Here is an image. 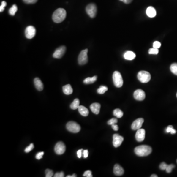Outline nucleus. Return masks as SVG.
<instances>
[{
	"label": "nucleus",
	"instance_id": "f257e3e1",
	"mask_svg": "<svg viewBox=\"0 0 177 177\" xmlns=\"http://www.w3.org/2000/svg\"><path fill=\"white\" fill-rule=\"evenodd\" d=\"M67 12L64 9L59 8L57 9L53 13L52 19L56 23H61L66 19Z\"/></svg>",
	"mask_w": 177,
	"mask_h": 177
},
{
	"label": "nucleus",
	"instance_id": "f03ea898",
	"mask_svg": "<svg viewBox=\"0 0 177 177\" xmlns=\"http://www.w3.org/2000/svg\"><path fill=\"white\" fill-rule=\"evenodd\" d=\"M152 151V148L148 145H141L136 147L134 149L135 154L139 157L147 156Z\"/></svg>",
	"mask_w": 177,
	"mask_h": 177
},
{
	"label": "nucleus",
	"instance_id": "7ed1b4c3",
	"mask_svg": "<svg viewBox=\"0 0 177 177\" xmlns=\"http://www.w3.org/2000/svg\"><path fill=\"white\" fill-rule=\"evenodd\" d=\"M113 80L115 86H116V87L121 88L123 86L124 81L120 72L115 71L113 73Z\"/></svg>",
	"mask_w": 177,
	"mask_h": 177
},
{
	"label": "nucleus",
	"instance_id": "20e7f679",
	"mask_svg": "<svg viewBox=\"0 0 177 177\" xmlns=\"http://www.w3.org/2000/svg\"><path fill=\"white\" fill-rule=\"evenodd\" d=\"M137 78L141 83H146L150 81L151 76L148 72L141 71L137 74Z\"/></svg>",
	"mask_w": 177,
	"mask_h": 177
},
{
	"label": "nucleus",
	"instance_id": "39448f33",
	"mask_svg": "<svg viewBox=\"0 0 177 177\" xmlns=\"http://www.w3.org/2000/svg\"><path fill=\"white\" fill-rule=\"evenodd\" d=\"M67 130L72 133H78L81 130V127L79 124L74 121H69L66 125Z\"/></svg>",
	"mask_w": 177,
	"mask_h": 177
},
{
	"label": "nucleus",
	"instance_id": "423d86ee",
	"mask_svg": "<svg viewBox=\"0 0 177 177\" xmlns=\"http://www.w3.org/2000/svg\"><path fill=\"white\" fill-rule=\"evenodd\" d=\"M88 49H86L83 50L80 52L78 58V61L80 65H84L86 64L88 61Z\"/></svg>",
	"mask_w": 177,
	"mask_h": 177
},
{
	"label": "nucleus",
	"instance_id": "0eeeda50",
	"mask_svg": "<svg viewBox=\"0 0 177 177\" xmlns=\"http://www.w3.org/2000/svg\"><path fill=\"white\" fill-rule=\"evenodd\" d=\"M86 11L88 15L90 16L91 18H94L96 17L97 13V7L94 4H88L86 8Z\"/></svg>",
	"mask_w": 177,
	"mask_h": 177
},
{
	"label": "nucleus",
	"instance_id": "6e6552de",
	"mask_svg": "<svg viewBox=\"0 0 177 177\" xmlns=\"http://www.w3.org/2000/svg\"><path fill=\"white\" fill-rule=\"evenodd\" d=\"M66 146L63 142H59L55 146L54 150L56 154L58 155L63 154L66 151Z\"/></svg>",
	"mask_w": 177,
	"mask_h": 177
},
{
	"label": "nucleus",
	"instance_id": "1a4fd4ad",
	"mask_svg": "<svg viewBox=\"0 0 177 177\" xmlns=\"http://www.w3.org/2000/svg\"><path fill=\"white\" fill-rule=\"evenodd\" d=\"M36 28L33 26H28L25 31L26 37L28 39H31L36 35Z\"/></svg>",
	"mask_w": 177,
	"mask_h": 177
},
{
	"label": "nucleus",
	"instance_id": "9d476101",
	"mask_svg": "<svg viewBox=\"0 0 177 177\" xmlns=\"http://www.w3.org/2000/svg\"><path fill=\"white\" fill-rule=\"evenodd\" d=\"M66 47L64 46H61V47L58 48L53 54V57L57 59L61 58L66 52Z\"/></svg>",
	"mask_w": 177,
	"mask_h": 177
},
{
	"label": "nucleus",
	"instance_id": "9b49d317",
	"mask_svg": "<svg viewBox=\"0 0 177 177\" xmlns=\"http://www.w3.org/2000/svg\"><path fill=\"white\" fill-rule=\"evenodd\" d=\"M113 138V146L115 148L118 147L119 146H121L124 139L123 136L120 135L118 134H114Z\"/></svg>",
	"mask_w": 177,
	"mask_h": 177
},
{
	"label": "nucleus",
	"instance_id": "f8f14e48",
	"mask_svg": "<svg viewBox=\"0 0 177 177\" xmlns=\"http://www.w3.org/2000/svg\"><path fill=\"white\" fill-rule=\"evenodd\" d=\"M134 99L136 100H138V101H142L145 99V93L143 90L138 89V90H136L134 91V94H133Z\"/></svg>",
	"mask_w": 177,
	"mask_h": 177
},
{
	"label": "nucleus",
	"instance_id": "ddd939ff",
	"mask_svg": "<svg viewBox=\"0 0 177 177\" xmlns=\"http://www.w3.org/2000/svg\"><path fill=\"white\" fill-rule=\"evenodd\" d=\"M144 121V120L143 118H139L137 120H135L132 125V129L137 130L139 129H141Z\"/></svg>",
	"mask_w": 177,
	"mask_h": 177
},
{
	"label": "nucleus",
	"instance_id": "4468645a",
	"mask_svg": "<svg viewBox=\"0 0 177 177\" xmlns=\"http://www.w3.org/2000/svg\"><path fill=\"white\" fill-rule=\"evenodd\" d=\"M145 138V130L144 129H140L137 130L136 133L135 138L137 141L142 142Z\"/></svg>",
	"mask_w": 177,
	"mask_h": 177
},
{
	"label": "nucleus",
	"instance_id": "2eb2a0df",
	"mask_svg": "<svg viewBox=\"0 0 177 177\" xmlns=\"http://www.w3.org/2000/svg\"><path fill=\"white\" fill-rule=\"evenodd\" d=\"M113 171L115 175L116 176H121L124 173V169L120 165L118 164L115 165Z\"/></svg>",
	"mask_w": 177,
	"mask_h": 177
},
{
	"label": "nucleus",
	"instance_id": "dca6fc26",
	"mask_svg": "<svg viewBox=\"0 0 177 177\" xmlns=\"http://www.w3.org/2000/svg\"><path fill=\"white\" fill-rule=\"evenodd\" d=\"M101 105L99 103H94L91 104L90 106V109L91 111L95 114H99L100 111Z\"/></svg>",
	"mask_w": 177,
	"mask_h": 177
},
{
	"label": "nucleus",
	"instance_id": "f3484780",
	"mask_svg": "<svg viewBox=\"0 0 177 177\" xmlns=\"http://www.w3.org/2000/svg\"><path fill=\"white\" fill-rule=\"evenodd\" d=\"M146 14L148 17H150V18H154L157 15V12L154 7L150 6L147 9Z\"/></svg>",
	"mask_w": 177,
	"mask_h": 177
},
{
	"label": "nucleus",
	"instance_id": "a211bd4d",
	"mask_svg": "<svg viewBox=\"0 0 177 177\" xmlns=\"http://www.w3.org/2000/svg\"><path fill=\"white\" fill-rule=\"evenodd\" d=\"M34 86L39 91H42L43 89V84L40 79L39 78H36L34 79Z\"/></svg>",
	"mask_w": 177,
	"mask_h": 177
},
{
	"label": "nucleus",
	"instance_id": "6ab92c4d",
	"mask_svg": "<svg viewBox=\"0 0 177 177\" xmlns=\"http://www.w3.org/2000/svg\"><path fill=\"white\" fill-rule=\"evenodd\" d=\"M124 57L126 60L132 61L135 58L136 55L133 52L128 51L124 53Z\"/></svg>",
	"mask_w": 177,
	"mask_h": 177
},
{
	"label": "nucleus",
	"instance_id": "aec40b11",
	"mask_svg": "<svg viewBox=\"0 0 177 177\" xmlns=\"http://www.w3.org/2000/svg\"><path fill=\"white\" fill-rule=\"evenodd\" d=\"M79 112L82 116L87 117L89 114L88 109L84 106L80 105L78 108Z\"/></svg>",
	"mask_w": 177,
	"mask_h": 177
},
{
	"label": "nucleus",
	"instance_id": "412c9836",
	"mask_svg": "<svg viewBox=\"0 0 177 177\" xmlns=\"http://www.w3.org/2000/svg\"><path fill=\"white\" fill-rule=\"evenodd\" d=\"M63 91L64 93L66 95H69L73 93V89L70 84L66 85L65 86H63Z\"/></svg>",
	"mask_w": 177,
	"mask_h": 177
},
{
	"label": "nucleus",
	"instance_id": "4be33fe9",
	"mask_svg": "<svg viewBox=\"0 0 177 177\" xmlns=\"http://www.w3.org/2000/svg\"><path fill=\"white\" fill-rule=\"evenodd\" d=\"M97 80V76H94L92 77H88L84 80V83L85 84H90L94 83Z\"/></svg>",
	"mask_w": 177,
	"mask_h": 177
},
{
	"label": "nucleus",
	"instance_id": "5701e85b",
	"mask_svg": "<svg viewBox=\"0 0 177 177\" xmlns=\"http://www.w3.org/2000/svg\"><path fill=\"white\" fill-rule=\"evenodd\" d=\"M80 102L78 99H76L73 100V102H72V104H70V107L72 109L75 110L78 108V107L80 106Z\"/></svg>",
	"mask_w": 177,
	"mask_h": 177
},
{
	"label": "nucleus",
	"instance_id": "b1692460",
	"mask_svg": "<svg viewBox=\"0 0 177 177\" xmlns=\"http://www.w3.org/2000/svg\"><path fill=\"white\" fill-rule=\"evenodd\" d=\"M113 114L118 118H121L123 116V112L120 109H116L113 111Z\"/></svg>",
	"mask_w": 177,
	"mask_h": 177
},
{
	"label": "nucleus",
	"instance_id": "393cba45",
	"mask_svg": "<svg viewBox=\"0 0 177 177\" xmlns=\"http://www.w3.org/2000/svg\"><path fill=\"white\" fill-rule=\"evenodd\" d=\"M17 10H18V8H17V6L16 4H13L12 7H10V9H9V14L10 15H15L16 12H17Z\"/></svg>",
	"mask_w": 177,
	"mask_h": 177
},
{
	"label": "nucleus",
	"instance_id": "a878e982",
	"mask_svg": "<svg viewBox=\"0 0 177 177\" xmlns=\"http://www.w3.org/2000/svg\"><path fill=\"white\" fill-rule=\"evenodd\" d=\"M170 70L173 74L177 75V63H173L171 65Z\"/></svg>",
	"mask_w": 177,
	"mask_h": 177
},
{
	"label": "nucleus",
	"instance_id": "bb28decb",
	"mask_svg": "<svg viewBox=\"0 0 177 177\" xmlns=\"http://www.w3.org/2000/svg\"><path fill=\"white\" fill-rule=\"evenodd\" d=\"M108 90V88L106 86H101L99 88H98L97 90V93L99 94H103L105 93L106 91Z\"/></svg>",
	"mask_w": 177,
	"mask_h": 177
},
{
	"label": "nucleus",
	"instance_id": "cd10ccee",
	"mask_svg": "<svg viewBox=\"0 0 177 177\" xmlns=\"http://www.w3.org/2000/svg\"><path fill=\"white\" fill-rule=\"evenodd\" d=\"M167 133H171V134H175L176 133V130L174 129L172 126H169L166 130Z\"/></svg>",
	"mask_w": 177,
	"mask_h": 177
},
{
	"label": "nucleus",
	"instance_id": "c85d7f7f",
	"mask_svg": "<svg viewBox=\"0 0 177 177\" xmlns=\"http://www.w3.org/2000/svg\"><path fill=\"white\" fill-rule=\"evenodd\" d=\"M159 52V49L153 47V48H150L148 50L149 54H157Z\"/></svg>",
	"mask_w": 177,
	"mask_h": 177
},
{
	"label": "nucleus",
	"instance_id": "c756f323",
	"mask_svg": "<svg viewBox=\"0 0 177 177\" xmlns=\"http://www.w3.org/2000/svg\"><path fill=\"white\" fill-rule=\"evenodd\" d=\"M46 177H51L53 176V171L51 169H47L45 171Z\"/></svg>",
	"mask_w": 177,
	"mask_h": 177
},
{
	"label": "nucleus",
	"instance_id": "7c9ffc66",
	"mask_svg": "<svg viewBox=\"0 0 177 177\" xmlns=\"http://www.w3.org/2000/svg\"><path fill=\"white\" fill-rule=\"evenodd\" d=\"M34 148V145L33 143H31L29 146H28L27 147H26L25 149V152L29 153L30 151H31V150H33Z\"/></svg>",
	"mask_w": 177,
	"mask_h": 177
},
{
	"label": "nucleus",
	"instance_id": "2f4dec72",
	"mask_svg": "<svg viewBox=\"0 0 177 177\" xmlns=\"http://www.w3.org/2000/svg\"><path fill=\"white\" fill-rule=\"evenodd\" d=\"M175 165L174 164H170V165H168V166H167V168L166 169V172L168 173H170L172 171V169L173 168H174Z\"/></svg>",
	"mask_w": 177,
	"mask_h": 177
},
{
	"label": "nucleus",
	"instance_id": "473e14b6",
	"mask_svg": "<svg viewBox=\"0 0 177 177\" xmlns=\"http://www.w3.org/2000/svg\"><path fill=\"white\" fill-rule=\"evenodd\" d=\"M118 120L117 118H112L111 119H110V120H109L107 124L109 125H111L112 126V124H115L116 123H117Z\"/></svg>",
	"mask_w": 177,
	"mask_h": 177
},
{
	"label": "nucleus",
	"instance_id": "72a5a7b5",
	"mask_svg": "<svg viewBox=\"0 0 177 177\" xmlns=\"http://www.w3.org/2000/svg\"><path fill=\"white\" fill-rule=\"evenodd\" d=\"M7 4L6 3V1H3L1 2V5L0 6V12H4V7L7 6Z\"/></svg>",
	"mask_w": 177,
	"mask_h": 177
},
{
	"label": "nucleus",
	"instance_id": "f704fd0d",
	"mask_svg": "<svg viewBox=\"0 0 177 177\" xmlns=\"http://www.w3.org/2000/svg\"><path fill=\"white\" fill-rule=\"evenodd\" d=\"M83 176V177H93V175H92V174H91V171L90 170H88V171H86L85 172Z\"/></svg>",
	"mask_w": 177,
	"mask_h": 177
},
{
	"label": "nucleus",
	"instance_id": "c9c22d12",
	"mask_svg": "<svg viewBox=\"0 0 177 177\" xmlns=\"http://www.w3.org/2000/svg\"><path fill=\"white\" fill-rule=\"evenodd\" d=\"M160 46H161V43L160 42H158V41H156L153 43V47L154 48L159 49V48H160Z\"/></svg>",
	"mask_w": 177,
	"mask_h": 177
},
{
	"label": "nucleus",
	"instance_id": "e433bc0d",
	"mask_svg": "<svg viewBox=\"0 0 177 177\" xmlns=\"http://www.w3.org/2000/svg\"><path fill=\"white\" fill-rule=\"evenodd\" d=\"M168 165H167L166 163L162 162V163L160 164V165H159V168H160L161 170H165L167 168Z\"/></svg>",
	"mask_w": 177,
	"mask_h": 177
},
{
	"label": "nucleus",
	"instance_id": "4c0bfd02",
	"mask_svg": "<svg viewBox=\"0 0 177 177\" xmlns=\"http://www.w3.org/2000/svg\"><path fill=\"white\" fill-rule=\"evenodd\" d=\"M43 154H44V152L43 151H41V152L37 153L36 156V159H38V160H39V159L42 158Z\"/></svg>",
	"mask_w": 177,
	"mask_h": 177
},
{
	"label": "nucleus",
	"instance_id": "58836bf2",
	"mask_svg": "<svg viewBox=\"0 0 177 177\" xmlns=\"http://www.w3.org/2000/svg\"><path fill=\"white\" fill-rule=\"evenodd\" d=\"M23 1L27 4H33L36 3L37 0H23Z\"/></svg>",
	"mask_w": 177,
	"mask_h": 177
},
{
	"label": "nucleus",
	"instance_id": "ea45409f",
	"mask_svg": "<svg viewBox=\"0 0 177 177\" xmlns=\"http://www.w3.org/2000/svg\"><path fill=\"white\" fill-rule=\"evenodd\" d=\"M64 173L63 172L61 171L60 172H57L54 175V177H64Z\"/></svg>",
	"mask_w": 177,
	"mask_h": 177
},
{
	"label": "nucleus",
	"instance_id": "a19ab883",
	"mask_svg": "<svg viewBox=\"0 0 177 177\" xmlns=\"http://www.w3.org/2000/svg\"><path fill=\"white\" fill-rule=\"evenodd\" d=\"M83 150L82 149L81 150H79L77 151V157L78 158H81L82 157V153L83 152Z\"/></svg>",
	"mask_w": 177,
	"mask_h": 177
},
{
	"label": "nucleus",
	"instance_id": "79ce46f5",
	"mask_svg": "<svg viewBox=\"0 0 177 177\" xmlns=\"http://www.w3.org/2000/svg\"><path fill=\"white\" fill-rule=\"evenodd\" d=\"M112 128L115 131H118V127L117 124H114L112 125Z\"/></svg>",
	"mask_w": 177,
	"mask_h": 177
},
{
	"label": "nucleus",
	"instance_id": "37998d69",
	"mask_svg": "<svg viewBox=\"0 0 177 177\" xmlns=\"http://www.w3.org/2000/svg\"><path fill=\"white\" fill-rule=\"evenodd\" d=\"M83 156L84 158H87L88 157V151L87 150L83 151Z\"/></svg>",
	"mask_w": 177,
	"mask_h": 177
},
{
	"label": "nucleus",
	"instance_id": "c03bdc74",
	"mask_svg": "<svg viewBox=\"0 0 177 177\" xmlns=\"http://www.w3.org/2000/svg\"><path fill=\"white\" fill-rule=\"evenodd\" d=\"M120 1H123L126 4H129L132 1V0H120Z\"/></svg>",
	"mask_w": 177,
	"mask_h": 177
},
{
	"label": "nucleus",
	"instance_id": "a18cd8bd",
	"mask_svg": "<svg viewBox=\"0 0 177 177\" xmlns=\"http://www.w3.org/2000/svg\"><path fill=\"white\" fill-rule=\"evenodd\" d=\"M151 177H158V176H157V175L153 174V175H151Z\"/></svg>",
	"mask_w": 177,
	"mask_h": 177
},
{
	"label": "nucleus",
	"instance_id": "49530a36",
	"mask_svg": "<svg viewBox=\"0 0 177 177\" xmlns=\"http://www.w3.org/2000/svg\"><path fill=\"white\" fill-rule=\"evenodd\" d=\"M77 177V175H76L75 174H74L72 175V177Z\"/></svg>",
	"mask_w": 177,
	"mask_h": 177
},
{
	"label": "nucleus",
	"instance_id": "de8ad7c7",
	"mask_svg": "<svg viewBox=\"0 0 177 177\" xmlns=\"http://www.w3.org/2000/svg\"><path fill=\"white\" fill-rule=\"evenodd\" d=\"M67 177H72V176H70V175H68V176H67Z\"/></svg>",
	"mask_w": 177,
	"mask_h": 177
},
{
	"label": "nucleus",
	"instance_id": "09e8293b",
	"mask_svg": "<svg viewBox=\"0 0 177 177\" xmlns=\"http://www.w3.org/2000/svg\"></svg>",
	"mask_w": 177,
	"mask_h": 177
},
{
	"label": "nucleus",
	"instance_id": "8fccbe9b",
	"mask_svg": "<svg viewBox=\"0 0 177 177\" xmlns=\"http://www.w3.org/2000/svg\"></svg>",
	"mask_w": 177,
	"mask_h": 177
}]
</instances>
